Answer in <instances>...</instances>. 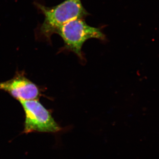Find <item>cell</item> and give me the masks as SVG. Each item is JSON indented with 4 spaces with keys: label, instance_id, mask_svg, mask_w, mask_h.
<instances>
[{
    "label": "cell",
    "instance_id": "6da1fadb",
    "mask_svg": "<svg viewBox=\"0 0 159 159\" xmlns=\"http://www.w3.org/2000/svg\"><path fill=\"white\" fill-rule=\"evenodd\" d=\"M34 4L40 13L44 16L43 22L38 25L34 31L37 39L51 42V37L58 29L70 21L84 19L89 13L83 6L81 0H65L54 7H47L40 3Z\"/></svg>",
    "mask_w": 159,
    "mask_h": 159
},
{
    "label": "cell",
    "instance_id": "7a4b0ae2",
    "mask_svg": "<svg viewBox=\"0 0 159 159\" xmlns=\"http://www.w3.org/2000/svg\"><path fill=\"white\" fill-rule=\"evenodd\" d=\"M56 34H59L64 43L62 51L74 52L82 61L85 58L82 48L87 40L91 39H106L101 29L89 25L84 19H76L66 23L58 29Z\"/></svg>",
    "mask_w": 159,
    "mask_h": 159
},
{
    "label": "cell",
    "instance_id": "3957f363",
    "mask_svg": "<svg viewBox=\"0 0 159 159\" xmlns=\"http://www.w3.org/2000/svg\"><path fill=\"white\" fill-rule=\"evenodd\" d=\"M25 113L24 133H56L62 129L38 99L20 101Z\"/></svg>",
    "mask_w": 159,
    "mask_h": 159
},
{
    "label": "cell",
    "instance_id": "277c9868",
    "mask_svg": "<svg viewBox=\"0 0 159 159\" xmlns=\"http://www.w3.org/2000/svg\"><path fill=\"white\" fill-rule=\"evenodd\" d=\"M0 90L9 93L19 101L38 99L41 90L22 72H17L11 79L0 82Z\"/></svg>",
    "mask_w": 159,
    "mask_h": 159
}]
</instances>
